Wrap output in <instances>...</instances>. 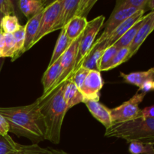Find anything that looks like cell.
Wrapping results in <instances>:
<instances>
[{
    "mask_svg": "<svg viewBox=\"0 0 154 154\" xmlns=\"http://www.w3.org/2000/svg\"><path fill=\"white\" fill-rule=\"evenodd\" d=\"M0 114L9 124V132L24 137L32 144L46 140V125L37 100L24 106L0 108Z\"/></svg>",
    "mask_w": 154,
    "mask_h": 154,
    "instance_id": "obj_1",
    "label": "cell"
},
{
    "mask_svg": "<svg viewBox=\"0 0 154 154\" xmlns=\"http://www.w3.org/2000/svg\"><path fill=\"white\" fill-rule=\"evenodd\" d=\"M66 84L67 82L61 84L45 98L37 99L46 125V140L55 144L60 142L62 126L67 112L63 96Z\"/></svg>",
    "mask_w": 154,
    "mask_h": 154,
    "instance_id": "obj_2",
    "label": "cell"
},
{
    "mask_svg": "<svg viewBox=\"0 0 154 154\" xmlns=\"http://www.w3.org/2000/svg\"><path fill=\"white\" fill-rule=\"evenodd\" d=\"M105 136L125 140L128 144L138 141L154 145V117H140L130 121L114 123L105 130Z\"/></svg>",
    "mask_w": 154,
    "mask_h": 154,
    "instance_id": "obj_3",
    "label": "cell"
},
{
    "mask_svg": "<svg viewBox=\"0 0 154 154\" xmlns=\"http://www.w3.org/2000/svg\"><path fill=\"white\" fill-rule=\"evenodd\" d=\"M105 20V17L103 15H101V16L94 18L92 20L89 21L87 23V27L83 32L82 37L80 41L79 46H78L76 63H75L73 75L82 66L86 57H87L90 51L93 48L95 42H96V36H97L99 32L100 31L102 26L104 25Z\"/></svg>",
    "mask_w": 154,
    "mask_h": 154,
    "instance_id": "obj_4",
    "label": "cell"
},
{
    "mask_svg": "<svg viewBox=\"0 0 154 154\" xmlns=\"http://www.w3.org/2000/svg\"><path fill=\"white\" fill-rule=\"evenodd\" d=\"M96 2L97 0H63L61 12L54 32L61 30L74 17L87 18V14Z\"/></svg>",
    "mask_w": 154,
    "mask_h": 154,
    "instance_id": "obj_5",
    "label": "cell"
},
{
    "mask_svg": "<svg viewBox=\"0 0 154 154\" xmlns=\"http://www.w3.org/2000/svg\"><path fill=\"white\" fill-rule=\"evenodd\" d=\"M82 35L78 39H76L75 42H72V45L69 46V48L66 50V52L60 58L62 67L61 75L58 78L57 82L46 93H42V96H40L41 98H45V96L50 94L53 90H54L57 87H60L61 84L68 82V81H69L72 79V75H73L74 69H75V63H76V57L77 54H78V46H79L80 41H81V37H82Z\"/></svg>",
    "mask_w": 154,
    "mask_h": 154,
    "instance_id": "obj_6",
    "label": "cell"
},
{
    "mask_svg": "<svg viewBox=\"0 0 154 154\" xmlns=\"http://www.w3.org/2000/svg\"><path fill=\"white\" fill-rule=\"evenodd\" d=\"M146 93H137L129 100L121 105L110 109L113 123L127 122L141 117V110L139 105L144 100Z\"/></svg>",
    "mask_w": 154,
    "mask_h": 154,
    "instance_id": "obj_7",
    "label": "cell"
},
{
    "mask_svg": "<svg viewBox=\"0 0 154 154\" xmlns=\"http://www.w3.org/2000/svg\"><path fill=\"white\" fill-rule=\"evenodd\" d=\"M63 0H57L51 3L43 10L38 32L33 42V46L37 44L42 38L54 32V29L58 20L59 16L63 7Z\"/></svg>",
    "mask_w": 154,
    "mask_h": 154,
    "instance_id": "obj_8",
    "label": "cell"
},
{
    "mask_svg": "<svg viewBox=\"0 0 154 154\" xmlns=\"http://www.w3.org/2000/svg\"><path fill=\"white\" fill-rule=\"evenodd\" d=\"M104 81L99 71L90 70L80 92L84 98V102L88 100L99 102L100 90L103 87Z\"/></svg>",
    "mask_w": 154,
    "mask_h": 154,
    "instance_id": "obj_9",
    "label": "cell"
},
{
    "mask_svg": "<svg viewBox=\"0 0 154 154\" xmlns=\"http://www.w3.org/2000/svg\"><path fill=\"white\" fill-rule=\"evenodd\" d=\"M139 10H137L135 8H125L121 9V10H113L111 16L108 18L105 24H104L105 28H104L103 32L100 37L96 40V42H102L103 40L108 38L111 35V33L123 22L135 14L137 11ZM141 11V10H140Z\"/></svg>",
    "mask_w": 154,
    "mask_h": 154,
    "instance_id": "obj_10",
    "label": "cell"
},
{
    "mask_svg": "<svg viewBox=\"0 0 154 154\" xmlns=\"http://www.w3.org/2000/svg\"><path fill=\"white\" fill-rule=\"evenodd\" d=\"M154 30V11L150 12L148 14L146 15L145 20L144 23L139 29L137 32L133 42H132L129 46V55L128 60L133 57L138 51L139 50L140 47L142 45L144 41L147 38V36L150 34Z\"/></svg>",
    "mask_w": 154,
    "mask_h": 154,
    "instance_id": "obj_11",
    "label": "cell"
},
{
    "mask_svg": "<svg viewBox=\"0 0 154 154\" xmlns=\"http://www.w3.org/2000/svg\"><path fill=\"white\" fill-rule=\"evenodd\" d=\"M87 109L93 117L102 123L105 129H108L113 124L110 108H107L103 104L96 101L88 100L84 102Z\"/></svg>",
    "mask_w": 154,
    "mask_h": 154,
    "instance_id": "obj_12",
    "label": "cell"
},
{
    "mask_svg": "<svg viewBox=\"0 0 154 154\" xmlns=\"http://www.w3.org/2000/svg\"><path fill=\"white\" fill-rule=\"evenodd\" d=\"M108 38L102 42H95L94 45L90 51L85 60L83 63L82 66L88 70H97L98 64L103 54L104 51L108 48Z\"/></svg>",
    "mask_w": 154,
    "mask_h": 154,
    "instance_id": "obj_13",
    "label": "cell"
},
{
    "mask_svg": "<svg viewBox=\"0 0 154 154\" xmlns=\"http://www.w3.org/2000/svg\"><path fill=\"white\" fill-rule=\"evenodd\" d=\"M145 11L141 10L137 11L135 14L131 16L126 20L123 21L108 38V46H111L114 44H115L128 30L130 29L136 23L141 20L144 17V14Z\"/></svg>",
    "mask_w": 154,
    "mask_h": 154,
    "instance_id": "obj_14",
    "label": "cell"
},
{
    "mask_svg": "<svg viewBox=\"0 0 154 154\" xmlns=\"http://www.w3.org/2000/svg\"><path fill=\"white\" fill-rule=\"evenodd\" d=\"M43 11L38 12L31 19L28 20L25 25V43H24V52L29 51L33 47V42L38 32L41 20H42Z\"/></svg>",
    "mask_w": 154,
    "mask_h": 154,
    "instance_id": "obj_15",
    "label": "cell"
},
{
    "mask_svg": "<svg viewBox=\"0 0 154 154\" xmlns=\"http://www.w3.org/2000/svg\"><path fill=\"white\" fill-rule=\"evenodd\" d=\"M87 23L88 21L87 18L76 17L71 20L63 29H64L68 38L73 42L83 34Z\"/></svg>",
    "mask_w": 154,
    "mask_h": 154,
    "instance_id": "obj_16",
    "label": "cell"
},
{
    "mask_svg": "<svg viewBox=\"0 0 154 154\" xmlns=\"http://www.w3.org/2000/svg\"><path fill=\"white\" fill-rule=\"evenodd\" d=\"M120 77L126 83L132 85L136 86L139 88L144 83L147 81L154 80V67L147 71L131 72L129 74H125L123 72L120 73Z\"/></svg>",
    "mask_w": 154,
    "mask_h": 154,
    "instance_id": "obj_17",
    "label": "cell"
},
{
    "mask_svg": "<svg viewBox=\"0 0 154 154\" xmlns=\"http://www.w3.org/2000/svg\"><path fill=\"white\" fill-rule=\"evenodd\" d=\"M64 100L66 104L67 111L78 104L84 103V98L78 87L72 81H68L64 90Z\"/></svg>",
    "mask_w": 154,
    "mask_h": 154,
    "instance_id": "obj_18",
    "label": "cell"
},
{
    "mask_svg": "<svg viewBox=\"0 0 154 154\" xmlns=\"http://www.w3.org/2000/svg\"><path fill=\"white\" fill-rule=\"evenodd\" d=\"M62 74V67L60 60L59 59L57 61L53 63L51 66H48L47 70L44 73L42 79V83L43 84L44 91L45 93L58 80Z\"/></svg>",
    "mask_w": 154,
    "mask_h": 154,
    "instance_id": "obj_19",
    "label": "cell"
},
{
    "mask_svg": "<svg viewBox=\"0 0 154 154\" xmlns=\"http://www.w3.org/2000/svg\"><path fill=\"white\" fill-rule=\"evenodd\" d=\"M23 14L28 20L45 9V1L42 0H20L18 2Z\"/></svg>",
    "mask_w": 154,
    "mask_h": 154,
    "instance_id": "obj_20",
    "label": "cell"
},
{
    "mask_svg": "<svg viewBox=\"0 0 154 154\" xmlns=\"http://www.w3.org/2000/svg\"><path fill=\"white\" fill-rule=\"evenodd\" d=\"M72 42L68 38L64 29H62L61 31H60V35L58 37V39L57 41V43H56L55 48H54V51H53L52 57H51V60H50L48 66H51L53 63L57 61L62 57V55L66 52V50L69 48V46L72 45Z\"/></svg>",
    "mask_w": 154,
    "mask_h": 154,
    "instance_id": "obj_21",
    "label": "cell"
},
{
    "mask_svg": "<svg viewBox=\"0 0 154 154\" xmlns=\"http://www.w3.org/2000/svg\"><path fill=\"white\" fill-rule=\"evenodd\" d=\"M146 16H144V17L141 20L138 21V23L135 24L132 28L129 30H128L115 44H114L118 50L121 49V48H126V47H129L132 44V42H133L134 38H135V35H136L137 32L139 30V29L141 28V26H142V24L144 23V20H145Z\"/></svg>",
    "mask_w": 154,
    "mask_h": 154,
    "instance_id": "obj_22",
    "label": "cell"
},
{
    "mask_svg": "<svg viewBox=\"0 0 154 154\" xmlns=\"http://www.w3.org/2000/svg\"><path fill=\"white\" fill-rule=\"evenodd\" d=\"M15 42L14 54L11 58V61H14L24 54V43H25V26L20 25V28L13 33Z\"/></svg>",
    "mask_w": 154,
    "mask_h": 154,
    "instance_id": "obj_23",
    "label": "cell"
},
{
    "mask_svg": "<svg viewBox=\"0 0 154 154\" xmlns=\"http://www.w3.org/2000/svg\"><path fill=\"white\" fill-rule=\"evenodd\" d=\"M129 152L131 154H153L154 145L143 141H131L129 143Z\"/></svg>",
    "mask_w": 154,
    "mask_h": 154,
    "instance_id": "obj_24",
    "label": "cell"
},
{
    "mask_svg": "<svg viewBox=\"0 0 154 154\" xmlns=\"http://www.w3.org/2000/svg\"><path fill=\"white\" fill-rule=\"evenodd\" d=\"M148 0H117L114 11L125 8H135L137 10H146Z\"/></svg>",
    "mask_w": 154,
    "mask_h": 154,
    "instance_id": "obj_25",
    "label": "cell"
},
{
    "mask_svg": "<svg viewBox=\"0 0 154 154\" xmlns=\"http://www.w3.org/2000/svg\"><path fill=\"white\" fill-rule=\"evenodd\" d=\"M8 154H51V151L50 148H43L38 144L22 145L19 144L16 150Z\"/></svg>",
    "mask_w": 154,
    "mask_h": 154,
    "instance_id": "obj_26",
    "label": "cell"
},
{
    "mask_svg": "<svg viewBox=\"0 0 154 154\" xmlns=\"http://www.w3.org/2000/svg\"><path fill=\"white\" fill-rule=\"evenodd\" d=\"M129 55V47H126V48H121L117 51L116 55L114 56V58L111 60V61L105 66L103 72H106V71H110L111 69H114V68L117 67L122 63H125V62L128 61V57Z\"/></svg>",
    "mask_w": 154,
    "mask_h": 154,
    "instance_id": "obj_27",
    "label": "cell"
},
{
    "mask_svg": "<svg viewBox=\"0 0 154 154\" xmlns=\"http://www.w3.org/2000/svg\"><path fill=\"white\" fill-rule=\"evenodd\" d=\"M20 26L18 18L15 15H7L3 17L1 21V29L4 33L13 34Z\"/></svg>",
    "mask_w": 154,
    "mask_h": 154,
    "instance_id": "obj_28",
    "label": "cell"
},
{
    "mask_svg": "<svg viewBox=\"0 0 154 154\" xmlns=\"http://www.w3.org/2000/svg\"><path fill=\"white\" fill-rule=\"evenodd\" d=\"M15 42L13 34L5 33L4 34V44L2 49V56L3 58L11 57L12 58L14 54Z\"/></svg>",
    "mask_w": 154,
    "mask_h": 154,
    "instance_id": "obj_29",
    "label": "cell"
},
{
    "mask_svg": "<svg viewBox=\"0 0 154 154\" xmlns=\"http://www.w3.org/2000/svg\"><path fill=\"white\" fill-rule=\"evenodd\" d=\"M118 51V48L115 45H113L111 46L108 47L104 51L103 54H102V57H101L100 60L99 62V64H98V69H99V72H103L105 66L111 61V60L114 58V57L116 55Z\"/></svg>",
    "mask_w": 154,
    "mask_h": 154,
    "instance_id": "obj_30",
    "label": "cell"
},
{
    "mask_svg": "<svg viewBox=\"0 0 154 154\" xmlns=\"http://www.w3.org/2000/svg\"><path fill=\"white\" fill-rule=\"evenodd\" d=\"M19 144L16 143L10 135L2 136L0 135V154H8L18 147Z\"/></svg>",
    "mask_w": 154,
    "mask_h": 154,
    "instance_id": "obj_31",
    "label": "cell"
},
{
    "mask_svg": "<svg viewBox=\"0 0 154 154\" xmlns=\"http://www.w3.org/2000/svg\"><path fill=\"white\" fill-rule=\"evenodd\" d=\"M89 72H90V70L81 66L72 76L70 81H72L75 84V85L78 87V90H80L81 87H82L87 75L89 74Z\"/></svg>",
    "mask_w": 154,
    "mask_h": 154,
    "instance_id": "obj_32",
    "label": "cell"
},
{
    "mask_svg": "<svg viewBox=\"0 0 154 154\" xmlns=\"http://www.w3.org/2000/svg\"><path fill=\"white\" fill-rule=\"evenodd\" d=\"M0 11L4 16L14 15L15 8L13 2L11 0H0Z\"/></svg>",
    "mask_w": 154,
    "mask_h": 154,
    "instance_id": "obj_33",
    "label": "cell"
},
{
    "mask_svg": "<svg viewBox=\"0 0 154 154\" xmlns=\"http://www.w3.org/2000/svg\"><path fill=\"white\" fill-rule=\"evenodd\" d=\"M9 124L6 119L0 114V135L2 136L8 135Z\"/></svg>",
    "mask_w": 154,
    "mask_h": 154,
    "instance_id": "obj_34",
    "label": "cell"
},
{
    "mask_svg": "<svg viewBox=\"0 0 154 154\" xmlns=\"http://www.w3.org/2000/svg\"><path fill=\"white\" fill-rule=\"evenodd\" d=\"M151 91H154V80L153 81H146L138 88V92H139V93H144L146 94Z\"/></svg>",
    "mask_w": 154,
    "mask_h": 154,
    "instance_id": "obj_35",
    "label": "cell"
},
{
    "mask_svg": "<svg viewBox=\"0 0 154 154\" xmlns=\"http://www.w3.org/2000/svg\"><path fill=\"white\" fill-rule=\"evenodd\" d=\"M141 117L147 118V117H154V105L151 106L146 107L141 110Z\"/></svg>",
    "mask_w": 154,
    "mask_h": 154,
    "instance_id": "obj_36",
    "label": "cell"
},
{
    "mask_svg": "<svg viewBox=\"0 0 154 154\" xmlns=\"http://www.w3.org/2000/svg\"><path fill=\"white\" fill-rule=\"evenodd\" d=\"M146 8L150 9V10H151V11H154V0H148L147 1V8Z\"/></svg>",
    "mask_w": 154,
    "mask_h": 154,
    "instance_id": "obj_37",
    "label": "cell"
},
{
    "mask_svg": "<svg viewBox=\"0 0 154 154\" xmlns=\"http://www.w3.org/2000/svg\"><path fill=\"white\" fill-rule=\"evenodd\" d=\"M4 34L2 30L0 29V49H2L3 44H4Z\"/></svg>",
    "mask_w": 154,
    "mask_h": 154,
    "instance_id": "obj_38",
    "label": "cell"
},
{
    "mask_svg": "<svg viewBox=\"0 0 154 154\" xmlns=\"http://www.w3.org/2000/svg\"><path fill=\"white\" fill-rule=\"evenodd\" d=\"M51 154H69L66 153V152L63 151V150H55V149H51Z\"/></svg>",
    "mask_w": 154,
    "mask_h": 154,
    "instance_id": "obj_39",
    "label": "cell"
},
{
    "mask_svg": "<svg viewBox=\"0 0 154 154\" xmlns=\"http://www.w3.org/2000/svg\"><path fill=\"white\" fill-rule=\"evenodd\" d=\"M4 63H5V58H3V57L0 58V72H1L2 68Z\"/></svg>",
    "mask_w": 154,
    "mask_h": 154,
    "instance_id": "obj_40",
    "label": "cell"
},
{
    "mask_svg": "<svg viewBox=\"0 0 154 154\" xmlns=\"http://www.w3.org/2000/svg\"><path fill=\"white\" fill-rule=\"evenodd\" d=\"M3 17H4V14H3L0 11V29H1V21H2V20Z\"/></svg>",
    "mask_w": 154,
    "mask_h": 154,
    "instance_id": "obj_41",
    "label": "cell"
},
{
    "mask_svg": "<svg viewBox=\"0 0 154 154\" xmlns=\"http://www.w3.org/2000/svg\"><path fill=\"white\" fill-rule=\"evenodd\" d=\"M2 50L0 49V58H2Z\"/></svg>",
    "mask_w": 154,
    "mask_h": 154,
    "instance_id": "obj_42",
    "label": "cell"
},
{
    "mask_svg": "<svg viewBox=\"0 0 154 154\" xmlns=\"http://www.w3.org/2000/svg\"><path fill=\"white\" fill-rule=\"evenodd\" d=\"M153 154H154V153H153Z\"/></svg>",
    "mask_w": 154,
    "mask_h": 154,
    "instance_id": "obj_43",
    "label": "cell"
},
{
    "mask_svg": "<svg viewBox=\"0 0 154 154\" xmlns=\"http://www.w3.org/2000/svg\"></svg>",
    "mask_w": 154,
    "mask_h": 154,
    "instance_id": "obj_44",
    "label": "cell"
}]
</instances>
